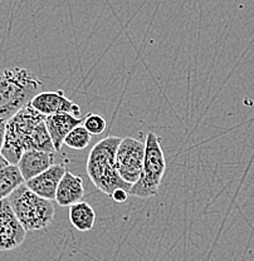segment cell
<instances>
[{
	"mask_svg": "<svg viewBox=\"0 0 254 261\" xmlns=\"http://www.w3.org/2000/svg\"><path fill=\"white\" fill-rule=\"evenodd\" d=\"M29 149L57 152L45 127V116L28 103L7 121L2 154L12 165H16Z\"/></svg>",
	"mask_w": 254,
	"mask_h": 261,
	"instance_id": "obj_1",
	"label": "cell"
},
{
	"mask_svg": "<svg viewBox=\"0 0 254 261\" xmlns=\"http://www.w3.org/2000/svg\"><path fill=\"white\" fill-rule=\"evenodd\" d=\"M121 138L110 136L97 142L89 151L87 160V175L92 184L105 195L112 196L116 190L130 192L131 186L119 175L116 167V151Z\"/></svg>",
	"mask_w": 254,
	"mask_h": 261,
	"instance_id": "obj_2",
	"label": "cell"
},
{
	"mask_svg": "<svg viewBox=\"0 0 254 261\" xmlns=\"http://www.w3.org/2000/svg\"><path fill=\"white\" fill-rule=\"evenodd\" d=\"M43 84L26 68L0 72V119L8 121L42 91Z\"/></svg>",
	"mask_w": 254,
	"mask_h": 261,
	"instance_id": "obj_3",
	"label": "cell"
},
{
	"mask_svg": "<svg viewBox=\"0 0 254 261\" xmlns=\"http://www.w3.org/2000/svg\"><path fill=\"white\" fill-rule=\"evenodd\" d=\"M13 211L27 231H42L54 220V205L51 200L40 197L24 184L8 196Z\"/></svg>",
	"mask_w": 254,
	"mask_h": 261,
	"instance_id": "obj_4",
	"label": "cell"
},
{
	"mask_svg": "<svg viewBox=\"0 0 254 261\" xmlns=\"http://www.w3.org/2000/svg\"><path fill=\"white\" fill-rule=\"evenodd\" d=\"M165 171L166 160L160 138L154 132H149L145 141L143 171L137 181L131 186L130 195L141 200H147L157 195Z\"/></svg>",
	"mask_w": 254,
	"mask_h": 261,
	"instance_id": "obj_5",
	"label": "cell"
},
{
	"mask_svg": "<svg viewBox=\"0 0 254 261\" xmlns=\"http://www.w3.org/2000/svg\"><path fill=\"white\" fill-rule=\"evenodd\" d=\"M145 157V142L133 137L121 138L116 151V167L119 175L133 185L141 175Z\"/></svg>",
	"mask_w": 254,
	"mask_h": 261,
	"instance_id": "obj_6",
	"label": "cell"
},
{
	"mask_svg": "<svg viewBox=\"0 0 254 261\" xmlns=\"http://www.w3.org/2000/svg\"><path fill=\"white\" fill-rule=\"evenodd\" d=\"M27 230L18 220L8 198L0 200V251L14 250L26 240Z\"/></svg>",
	"mask_w": 254,
	"mask_h": 261,
	"instance_id": "obj_7",
	"label": "cell"
},
{
	"mask_svg": "<svg viewBox=\"0 0 254 261\" xmlns=\"http://www.w3.org/2000/svg\"><path fill=\"white\" fill-rule=\"evenodd\" d=\"M31 105L38 112L44 114V116L70 113L81 118V107L65 96L62 89L56 92H39L31 100Z\"/></svg>",
	"mask_w": 254,
	"mask_h": 261,
	"instance_id": "obj_8",
	"label": "cell"
},
{
	"mask_svg": "<svg viewBox=\"0 0 254 261\" xmlns=\"http://www.w3.org/2000/svg\"><path fill=\"white\" fill-rule=\"evenodd\" d=\"M65 171H67V168H65L64 165L54 163L48 170L43 171L42 173L37 175L35 177L26 181V185L33 192L39 195L40 197L54 201L56 200L57 187H58L59 181L63 177Z\"/></svg>",
	"mask_w": 254,
	"mask_h": 261,
	"instance_id": "obj_9",
	"label": "cell"
},
{
	"mask_svg": "<svg viewBox=\"0 0 254 261\" xmlns=\"http://www.w3.org/2000/svg\"><path fill=\"white\" fill-rule=\"evenodd\" d=\"M56 163V152L42 151V149H29L23 152L18 165L24 181H28L43 171L48 170Z\"/></svg>",
	"mask_w": 254,
	"mask_h": 261,
	"instance_id": "obj_10",
	"label": "cell"
},
{
	"mask_svg": "<svg viewBox=\"0 0 254 261\" xmlns=\"http://www.w3.org/2000/svg\"><path fill=\"white\" fill-rule=\"evenodd\" d=\"M82 119L70 113H57L45 116V127L56 151H61L65 136L76 126L81 124Z\"/></svg>",
	"mask_w": 254,
	"mask_h": 261,
	"instance_id": "obj_11",
	"label": "cell"
},
{
	"mask_svg": "<svg viewBox=\"0 0 254 261\" xmlns=\"http://www.w3.org/2000/svg\"><path fill=\"white\" fill-rule=\"evenodd\" d=\"M84 197L83 178L75 175L71 171H65L63 177L59 181L56 192L57 203L62 207H70L73 203L82 201Z\"/></svg>",
	"mask_w": 254,
	"mask_h": 261,
	"instance_id": "obj_12",
	"label": "cell"
},
{
	"mask_svg": "<svg viewBox=\"0 0 254 261\" xmlns=\"http://www.w3.org/2000/svg\"><path fill=\"white\" fill-rule=\"evenodd\" d=\"M68 216L73 227L77 228L81 232H87L95 226L96 212L94 207L86 201H78L71 205Z\"/></svg>",
	"mask_w": 254,
	"mask_h": 261,
	"instance_id": "obj_13",
	"label": "cell"
},
{
	"mask_svg": "<svg viewBox=\"0 0 254 261\" xmlns=\"http://www.w3.org/2000/svg\"><path fill=\"white\" fill-rule=\"evenodd\" d=\"M24 178L21 176L18 165H8L7 167L0 171V200L7 198L12 194L16 187L24 184Z\"/></svg>",
	"mask_w": 254,
	"mask_h": 261,
	"instance_id": "obj_14",
	"label": "cell"
},
{
	"mask_svg": "<svg viewBox=\"0 0 254 261\" xmlns=\"http://www.w3.org/2000/svg\"><path fill=\"white\" fill-rule=\"evenodd\" d=\"M91 138L92 135L86 129V127L78 124L65 136L63 145L72 149H76V151H81V149H84L89 145Z\"/></svg>",
	"mask_w": 254,
	"mask_h": 261,
	"instance_id": "obj_15",
	"label": "cell"
},
{
	"mask_svg": "<svg viewBox=\"0 0 254 261\" xmlns=\"http://www.w3.org/2000/svg\"><path fill=\"white\" fill-rule=\"evenodd\" d=\"M83 126L86 127V129L94 135H101L107 128V122L103 118L102 116L97 113H91L83 119Z\"/></svg>",
	"mask_w": 254,
	"mask_h": 261,
	"instance_id": "obj_16",
	"label": "cell"
},
{
	"mask_svg": "<svg viewBox=\"0 0 254 261\" xmlns=\"http://www.w3.org/2000/svg\"><path fill=\"white\" fill-rule=\"evenodd\" d=\"M128 196H130V192L128 191H125V190H116V191L112 194L111 197L113 198V201H116V202L124 203L127 201Z\"/></svg>",
	"mask_w": 254,
	"mask_h": 261,
	"instance_id": "obj_17",
	"label": "cell"
},
{
	"mask_svg": "<svg viewBox=\"0 0 254 261\" xmlns=\"http://www.w3.org/2000/svg\"><path fill=\"white\" fill-rule=\"evenodd\" d=\"M5 132H7V121L5 119H0V152H2L3 146H4Z\"/></svg>",
	"mask_w": 254,
	"mask_h": 261,
	"instance_id": "obj_18",
	"label": "cell"
},
{
	"mask_svg": "<svg viewBox=\"0 0 254 261\" xmlns=\"http://www.w3.org/2000/svg\"><path fill=\"white\" fill-rule=\"evenodd\" d=\"M8 165H10L9 161H8V160L5 159L4 156H3V154H2V152H0V171H2L3 168H5V167H7Z\"/></svg>",
	"mask_w": 254,
	"mask_h": 261,
	"instance_id": "obj_19",
	"label": "cell"
}]
</instances>
